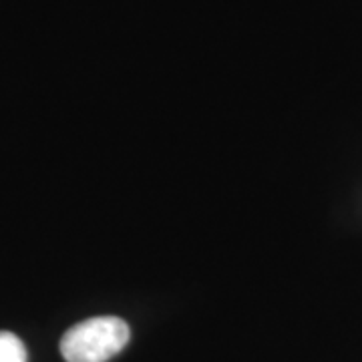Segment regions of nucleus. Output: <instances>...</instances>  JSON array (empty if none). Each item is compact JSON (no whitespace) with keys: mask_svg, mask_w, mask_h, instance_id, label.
I'll return each instance as SVG.
<instances>
[{"mask_svg":"<svg viewBox=\"0 0 362 362\" xmlns=\"http://www.w3.org/2000/svg\"><path fill=\"white\" fill-rule=\"evenodd\" d=\"M0 362H26L25 344L13 332H0Z\"/></svg>","mask_w":362,"mask_h":362,"instance_id":"obj_2","label":"nucleus"},{"mask_svg":"<svg viewBox=\"0 0 362 362\" xmlns=\"http://www.w3.org/2000/svg\"><path fill=\"white\" fill-rule=\"evenodd\" d=\"M129 342V326L117 316H97L66 330L61 354L66 362H107Z\"/></svg>","mask_w":362,"mask_h":362,"instance_id":"obj_1","label":"nucleus"}]
</instances>
